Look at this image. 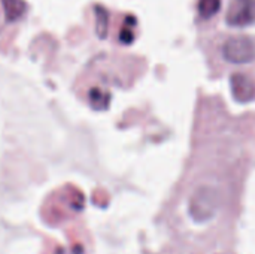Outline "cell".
Returning a JSON list of instances; mask_svg holds the SVG:
<instances>
[{
    "label": "cell",
    "mask_w": 255,
    "mask_h": 254,
    "mask_svg": "<svg viewBox=\"0 0 255 254\" xmlns=\"http://www.w3.org/2000/svg\"><path fill=\"white\" fill-rule=\"evenodd\" d=\"M220 208V193L212 186H200L190 198L188 213L197 223L212 220Z\"/></svg>",
    "instance_id": "1"
},
{
    "label": "cell",
    "mask_w": 255,
    "mask_h": 254,
    "mask_svg": "<svg viewBox=\"0 0 255 254\" xmlns=\"http://www.w3.org/2000/svg\"><path fill=\"white\" fill-rule=\"evenodd\" d=\"M223 57L233 64H247L255 60V43L248 36H233L223 45Z\"/></svg>",
    "instance_id": "2"
},
{
    "label": "cell",
    "mask_w": 255,
    "mask_h": 254,
    "mask_svg": "<svg viewBox=\"0 0 255 254\" xmlns=\"http://www.w3.org/2000/svg\"><path fill=\"white\" fill-rule=\"evenodd\" d=\"M226 21L233 27H245L255 22V0H233L226 15Z\"/></svg>",
    "instance_id": "3"
},
{
    "label": "cell",
    "mask_w": 255,
    "mask_h": 254,
    "mask_svg": "<svg viewBox=\"0 0 255 254\" xmlns=\"http://www.w3.org/2000/svg\"><path fill=\"white\" fill-rule=\"evenodd\" d=\"M230 88L236 102L248 103L255 99L254 81L245 73H233L230 76Z\"/></svg>",
    "instance_id": "4"
},
{
    "label": "cell",
    "mask_w": 255,
    "mask_h": 254,
    "mask_svg": "<svg viewBox=\"0 0 255 254\" xmlns=\"http://www.w3.org/2000/svg\"><path fill=\"white\" fill-rule=\"evenodd\" d=\"M1 3H3L6 21L9 22L16 21L25 12V6H27L24 0H1Z\"/></svg>",
    "instance_id": "5"
},
{
    "label": "cell",
    "mask_w": 255,
    "mask_h": 254,
    "mask_svg": "<svg viewBox=\"0 0 255 254\" xmlns=\"http://www.w3.org/2000/svg\"><path fill=\"white\" fill-rule=\"evenodd\" d=\"M94 15H96V33L100 39H105L108 36L109 13L102 4H97L94 7Z\"/></svg>",
    "instance_id": "6"
},
{
    "label": "cell",
    "mask_w": 255,
    "mask_h": 254,
    "mask_svg": "<svg viewBox=\"0 0 255 254\" xmlns=\"http://www.w3.org/2000/svg\"><path fill=\"white\" fill-rule=\"evenodd\" d=\"M221 3H223V0H199L197 9H199L200 16H203L206 19L212 18L221 9Z\"/></svg>",
    "instance_id": "7"
},
{
    "label": "cell",
    "mask_w": 255,
    "mask_h": 254,
    "mask_svg": "<svg viewBox=\"0 0 255 254\" xmlns=\"http://www.w3.org/2000/svg\"><path fill=\"white\" fill-rule=\"evenodd\" d=\"M136 25V18L128 15L126 19H124V24H123V28H121V33H120V40L126 45L131 43L134 40V33H133V27Z\"/></svg>",
    "instance_id": "8"
},
{
    "label": "cell",
    "mask_w": 255,
    "mask_h": 254,
    "mask_svg": "<svg viewBox=\"0 0 255 254\" xmlns=\"http://www.w3.org/2000/svg\"><path fill=\"white\" fill-rule=\"evenodd\" d=\"M91 100H93V105L97 106V108H103L108 105V100H109V96L106 93H103L102 90L99 88H94L91 90Z\"/></svg>",
    "instance_id": "9"
}]
</instances>
